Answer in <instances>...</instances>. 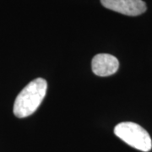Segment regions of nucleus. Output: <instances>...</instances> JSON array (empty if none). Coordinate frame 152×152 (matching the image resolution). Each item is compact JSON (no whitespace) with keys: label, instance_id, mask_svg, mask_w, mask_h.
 Instances as JSON below:
<instances>
[{"label":"nucleus","instance_id":"nucleus-1","mask_svg":"<svg viewBox=\"0 0 152 152\" xmlns=\"http://www.w3.org/2000/svg\"><path fill=\"white\" fill-rule=\"evenodd\" d=\"M48 83L42 78L31 81L17 96L13 112L19 118L33 114L42 102L47 93Z\"/></svg>","mask_w":152,"mask_h":152},{"label":"nucleus","instance_id":"nucleus-2","mask_svg":"<svg viewBox=\"0 0 152 152\" xmlns=\"http://www.w3.org/2000/svg\"><path fill=\"white\" fill-rule=\"evenodd\" d=\"M114 134L127 145L136 150L147 152L152 148V141L149 133L135 123H120L115 127Z\"/></svg>","mask_w":152,"mask_h":152},{"label":"nucleus","instance_id":"nucleus-3","mask_svg":"<svg viewBox=\"0 0 152 152\" xmlns=\"http://www.w3.org/2000/svg\"><path fill=\"white\" fill-rule=\"evenodd\" d=\"M102 4L111 10L129 16H138L147 10L143 0H101Z\"/></svg>","mask_w":152,"mask_h":152},{"label":"nucleus","instance_id":"nucleus-4","mask_svg":"<svg viewBox=\"0 0 152 152\" xmlns=\"http://www.w3.org/2000/svg\"><path fill=\"white\" fill-rule=\"evenodd\" d=\"M93 73L96 75L107 77L114 75L119 68V62L116 57L107 53L96 54L91 62Z\"/></svg>","mask_w":152,"mask_h":152}]
</instances>
